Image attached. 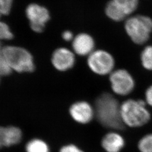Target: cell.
I'll return each instance as SVG.
<instances>
[{
	"instance_id": "6da1fadb",
	"label": "cell",
	"mask_w": 152,
	"mask_h": 152,
	"mask_svg": "<svg viewBox=\"0 0 152 152\" xmlns=\"http://www.w3.org/2000/svg\"><path fill=\"white\" fill-rule=\"evenodd\" d=\"M95 115L100 125L114 130H121L125 125L121 118V104L114 96L104 92L96 98Z\"/></svg>"
},
{
	"instance_id": "7a4b0ae2",
	"label": "cell",
	"mask_w": 152,
	"mask_h": 152,
	"mask_svg": "<svg viewBox=\"0 0 152 152\" xmlns=\"http://www.w3.org/2000/svg\"><path fill=\"white\" fill-rule=\"evenodd\" d=\"M121 114L125 126L132 128L146 125L151 116L145 101L132 99H127L121 104Z\"/></svg>"
},
{
	"instance_id": "3957f363",
	"label": "cell",
	"mask_w": 152,
	"mask_h": 152,
	"mask_svg": "<svg viewBox=\"0 0 152 152\" xmlns=\"http://www.w3.org/2000/svg\"><path fill=\"white\" fill-rule=\"evenodd\" d=\"M3 55L11 71L22 73L32 72L34 69L32 55L23 48L7 46L3 48Z\"/></svg>"
},
{
	"instance_id": "277c9868",
	"label": "cell",
	"mask_w": 152,
	"mask_h": 152,
	"mask_svg": "<svg viewBox=\"0 0 152 152\" xmlns=\"http://www.w3.org/2000/svg\"><path fill=\"white\" fill-rule=\"evenodd\" d=\"M125 28L134 43L142 45L150 37L152 32V19L144 15L132 16L126 21Z\"/></svg>"
},
{
	"instance_id": "5b68a950",
	"label": "cell",
	"mask_w": 152,
	"mask_h": 152,
	"mask_svg": "<svg viewBox=\"0 0 152 152\" xmlns=\"http://www.w3.org/2000/svg\"><path fill=\"white\" fill-rule=\"evenodd\" d=\"M87 65L96 75L105 76L114 71L115 60L112 55L108 51L96 50L88 56Z\"/></svg>"
},
{
	"instance_id": "8992f818",
	"label": "cell",
	"mask_w": 152,
	"mask_h": 152,
	"mask_svg": "<svg viewBox=\"0 0 152 152\" xmlns=\"http://www.w3.org/2000/svg\"><path fill=\"white\" fill-rule=\"evenodd\" d=\"M109 81L113 92L120 96L129 95L134 90L135 85L134 78L125 69L113 71L110 74Z\"/></svg>"
},
{
	"instance_id": "52a82bcc",
	"label": "cell",
	"mask_w": 152,
	"mask_h": 152,
	"mask_svg": "<svg viewBox=\"0 0 152 152\" xmlns=\"http://www.w3.org/2000/svg\"><path fill=\"white\" fill-rule=\"evenodd\" d=\"M26 13L33 31L36 33L42 32L50 19L49 10L42 6L31 4L28 6Z\"/></svg>"
},
{
	"instance_id": "ba28073f",
	"label": "cell",
	"mask_w": 152,
	"mask_h": 152,
	"mask_svg": "<svg viewBox=\"0 0 152 152\" xmlns=\"http://www.w3.org/2000/svg\"><path fill=\"white\" fill-rule=\"evenodd\" d=\"M69 113L72 118L77 123L87 124L95 116V110L87 102H77L71 105Z\"/></svg>"
},
{
	"instance_id": "9c48e42d",
	"label": "cell",
	"mask_w": 152,
	"mask_h": 152,
	"mask_svg": "<svg viewBox=\"0 0 152 152\" xmlns=\"http://www.w3.org/2000/svg\"><path fill=\"white\" fill-rule=\"evenodd\" d=\"M51 61L53 65L58 71H67L75 65V56L71 50L63 48H59L54 52Z\"/></svg>"
},
{
	"instance_id": "30bf717a",
	"label": "cell",
	"mask_w": 152,
	"mask_h": 152,
	"mask_svg": "<svg viewBox=\"0 0 152 152\" xmlns=\"http://www.w3.org/2000/svg\"><path fill=\"white\" fill-rule=\"evenodd\" d=\"M74 52L80 56H88L94 51L95 42L87 33H80L76 36L72 42Z\"/></svg>"
},
{
	"instance_id": "8fae6325",
	"label": "cell",
	"mask_w": 152,
	"mask_h": 152,
	"mask_svg": "<svg viewBox=\"0 0 152 152\" xmlns=\"http://www.w3.org/2000/svg\"><path fill=\"white\" fill-rule=\"evenodd\" d=\"M125 144L124 138L114 131L105 135L102 140V146L107 152H120Z\"/></svg>"
},
{
	"instance_id": "7c38bea8",
	"label": "cell",
	"mask_w": 152,
	"mask_h": 152,
	"mask_svg": "<svg viewBox=\"0 0 152 152\" xmlns=\"http://www.w3.org/2000/svg\"><path fill=\"white\" fill-rule=\"evenodd\" d=\"M4 147H10L19 143L22 138L21 130L15 126L3 127Z\"/></svg>"
},
{
	"instance_id": "4fadbf2b",
	"label": "cell",
	"mask_w": 152,
	"mask_h": 152,
	"mask_svg": "<svg viewBox=\"0 0 152 152\" xmlns=\"http://www.w3.org/2000/svg\"><path fill=\"white\" fill-rule=\"evenodd\" d=\"M105 13L110 19L117 22L123 20L127 16L124 10L113 0L108 2L106 6Z\"/></svg>"
},
{
	"instance_id": "5bb4252c",
	"label": "cell",
	"mask_w": 152,
	"mask_h": 152,
	"mask_svg": "<svg viewBox=\"0 0 152 152\" xmlns=\"http://www.w3.org/2000/svg\"><path fill=\"white\" fill-rule=\"evenodd\" d=\"M27 152H49V146L40 139H33L28 142L26 145Z\"/></svg>"
},
{
	"instance_id": "9a60e30c",
	"label": "cell",
	"mask_w": 152,
	"mask_h": 152,
	"mask_svg": "<svg viewBox=\"0 0 152 152\" xmlns=\"http://www.w3.org/2000/svg\"><path fill=\"white\" fill-rule=\"evenodd\" d=\"M142 66L148 71H152V46H147L140 55Z\"/></svg>"
},
{
	"instance_id": "2e32d148",
	"label": "cell",
	"mask_w": 152,
	"mask_h": 152,
	"mask_svg": "<svg viewBox=\"0 0 152 152\" xmlns=\"http://www.w3.org/2000/svg\"><path fill=\"white\" fill-rule=\"evenodd\" d=\"M120 7L127 15L132 13L137 9L138 0H113Z\"/></svg>"
},
{
	"instance_id": "e0dca14e",
	"label": "cell",
	"mask_w": 152,
	"mask_h": 152,
	"mask_svg": "<svg viewBox=\"0 0 152 152\" xmlns=\"http://www.w3.org/2000/svg\"><path fill=\"white\" fill-rule=\"evenodd\" d=\"M138 148L141 152H152V134L141 138L138 142Z\"/></svg>"
},
{
	"instance_id": "ac0fdd59",
	"label": "cell",
	"mask_w": 152,
	"mask_h": 152,
	"mask_svg": "<svg viewBox=\"0 0 152 152\" xmlns=\"http://www.w3.org/2000/svg\"><path fill=\"white\" fill-rule=\"evenodd\" d=\"M13 38V33L5 23L0 20V42L2 41L10 40Z\"/></svg>"
},
{
	"instance_id": "d6986e66",
	"label": "cell",
	"mask_w": 152,
	"mask_h": 152,
	"mask_svg": "<svg viewBox=\"0 0 152 152\" xmlns=\"http://www.w3.org/2000/svg\"><path fill=\"white\" fill-rule=\"evenodd\" d=\"M12 3L13 0H0V18L10 12Z\"/></svg>"
},
{
	"instance_id": "ffe728a7",
	"label": "cell",
	"mask_w": 152,
	"mask_h": 152,
	"mask_svg": "<svg viewBox=\"0 0 152 152\" xmlns=\"http://www.w3.org/2000/svg\"><path fill=\"white\" fill-rule=\"evenodd\" d=\"M60 152H84L78 147L73 144H69L62 147Z\"/></svg>"
},
{
	"instance_id": "44dd1931",
	"label": "cell",
	"mask_w": 152,
	"mask_h": 152,
	"mask_svg": "<svg viewBox=\"0 0 152 152\" xmlns=\"http://www.w3.org/2000/svg\"><path fill=\"white\" fill-rule=\"evenodd\" d=\"M145 98L146 103L152 107V85L147 88L145 93Z\"/></svg>"
},
{
	"instance_id": "7402d4cb",
	"label": "cell",
	"mask_w": 152,
	"mask_h": 152,
	"mask_svg": "<svg viewBox=\"0 0 152 152\" xmlns=\"http://www.w3.org/2000/svg\"><path fill=\"white\" fill-rule=\"evenodd\" d=\"M62 37L66 41H70L73 39V34L69 31H66L62 34Z\"/></svg>"
},
{
	"instance_id": "603a6c76",
	"label": "cell",
	"mask_w": 152,
	"mask_h": 152,
	"mask_svg": "<svg viewBox=\"0 0 152 152\" xmlns=\"http://www.w3.org/2000/svg\"><path fill=\"white\" fill-rule=\"evenodd\" d=\"M2 147H4L3 127H0V148Z\"/></svg>"
},
{
	"instance_id": "cb8c5ba5",
	"label": "cell",
	"mask_w": 152,
	"mask_h": 152,
	"mask_svg": "<svg viewBox=\"0 0 152 152\" xmlns=\"http://www.w3.org/2000/svg\"><path fill=\"white\" fill-rule=\"evenodd\" d=\"M1 73H0V77H1Z\"/></svg>"
}]
</instances>
